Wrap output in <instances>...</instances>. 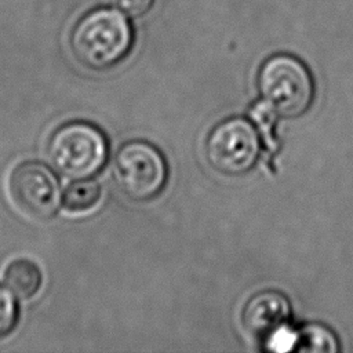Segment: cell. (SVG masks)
I'll list each match as a JSON object with an SVG mask.
<instances>
[{"label":"cell","mask_w":353,"mask_h":353,"mask_svg":"<svg viewBox=\"0 0 353 353\" xmlns=\"http://www.w3.org/2000/svg\"><path fill=\"white\" fill-rule=\"evenodd\" d=\"M69 44L79 63L92 70H106L120 63L131 51L134 28L116 7H97L74 23Z\"/></svg>","instance_id":"cell-1"},{"label":"cell","mask_w":353,"mask_h":353,"mask_svg":"<svg viewBox=\"0 0 353 353\" xmlns=\"http://www.w3.org/2000/svg\"><path fill=\"white\" fill-rule=\"evenodd\" d=\"M261 99L280 117L306 113L314 98L313 77L294 55L274 54L263 61L256 77Z\"/></svg>","instance_id":"cell-2"},{"label":"cell","mask_w":353,"mask_h":353,"mask_svg":"<svg viewBox=\"0 0 353 353\" xmlns=\"http://www.w3.org/2000/svg\"><path fill=\"white\" fill-rule=\"evenodd\" d=\"M109 143L105 134L91 123L69 121L59 125L48 139L47 156L52 167L70 179L95 176L105 165Z\"/></svg>","instance_id":"cell-3"},{"label":"cell","mask_w":353,"mask_h":353,"mask_svg":"<svg viewBox=\"0 0 353 353\" xmlns=\"http://www.w3.org/2000/svg\"><path fill=\"white\" fill-rule=\"evenodd\" d=\"M113 176L127 197L135 201H148L164 189L168 167L156 146L146 141H130L114 156Z\"/></svg>","instance_id":"cell-4"},{"label":"cell","mask_w":353,"mask_h":353,"mask_svg":"<svg viewBox=\"0 0 353 353\" xmlns=\"http://www.w3.org/2000/svg\"><path fill=\"white\" fill-rule=\"evenodd\" d=\"M261 153V135L244 117H230L216 124L207 137L205 156L214 170L225 175L251 171Z\"/></svg>","instance_id":"cell-5"},{"label":"cell","mask_w":353,"mask_h":353,"mask_svg":"<svg viewBox=\"0 0 353 353\" xmlns=\"http://www.w3.org/2000/svg\"><path fill=\"white\" fill-rule=\"evenodd\" d=\"M7 188L14 205L32 219L48 221L62 204L58 178L48 165L36 160L17 164L8 175Z\"/></svg>","instance_id":"cell-6"},{"label":"cell","mask_w":353,"mask_h":353,"mask_svg":"<svg viewBox=\"0 0 353 353\" xmlns=\"http://www.w3.org/2000/svg\"><path fill=\"white\" fill-rule=\"evenodd\" d=\"M291 316L288 299L279 291L266 290L255 294L244 306L243 325L258 342L265 343L287 325Z\"/></svg>","instance_id":"cell-7"},{"label":"cell","mask_w":353,"mask_h":353,"mask_svg":"<svg viewBox=\"0 0 353 353\" xmlns=\"http://www.w3.org/2000/svg\"><path fill=\"white\" fill-rule=\"evenodd\" d=\"M4 281L8 290L21 299L34 298L43 284V274L37 263L26 258L10 262L4 270Z\"/></svg>","instance_id":"cell-8"},{"label":"cell","mask_w":353,"mask_h":353,"mask_svg":"<svg viewBox=\"0 0 353 353\" xmlns=\"http://www.w3.org/2000/svg\"><path fill=\"white\" fill-rule=\"evenodd\" d=\"M339 342L334 332L320 324H307L295 332L292 352L301 353H336Z\"/></svg>","instance_id":"cell-9"},{"label":"cell","mask_w":353,"mask_h":353,"mask_svg":"<svg viewBox=\"0 0 353 353\" xmlns=\"http://www.w3.org/2000/svg\"><path fill=\"white\" fill-rule=\"evenodd\" d=\"M102 196V189L92 178L74 179L62 193V205L68 212L80 214L92 210Z\"/></svg>","instance_id":"cell-10"},{"label":"cell","mask_w":353,"mask_h":353,"mask_svg":"<svg viewBox=\"0 0 353 353\" xmlns=\"http://www.w3.org/2000/svg\"><path fill=\"white\" fill-rule=\"evenodd\" d=\"M19 309L11 291L0 284V341L10 336L18 325Z\"/></svg>","instance_id":"cell-11"},{"label":"cell","mask_w":353,"mask_h":353,"mask_svg":"<svg viewBox=\"0 0 353 353\" xmlns=\"http://www.w3.org/2000/svg\"><path fill=\"white\" fill-rule=\"evenodd\" d=\"M251 119L258 125V132L266 142V145L274 142V125H276V113L263 102H256L250 110Z\"/></svg>","instance_id":"cell-12"},{"label":"cell","mask_w":353,"mask_h":353,"mask_svg":"<svg viewBox=\"0 0 353 353\" xmlns=\"http://www.w3.org/2000/svg\"><path fill=\"white\" fill-rule=\"evenodd\" d=\"M156 0H112L113 6L124 12L127 17L139 18L145 15Z\"/></svg>","instance_id":"cell-13"}]
</instances>
